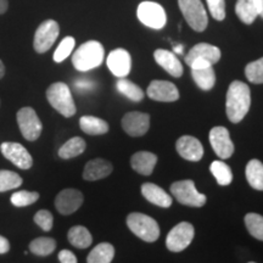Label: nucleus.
Here are the masks:
<instances>
[{
  "label": "nucleus",
  "mask_w": 263,
  "mask_h": 263,
  "mask_svg": "<svg viewBox=\"0 0 263 263\" xmlns=\"http://www.w3.org/2000/svg\"><path fill=\"white\" fill-rule=\"evenodd\" d=\"M251 106V91L244 82H232L226 97V112L232 123L244 120Z\"/></svg>",
  "instance_id": "f257e3e1"
},
{
  "label": "nucleus",
  "mask_w": 263,
  "mask_h": 263,
  "mask_svg": "<svg viewBox=\"0 0 263 263\" xmlns=\"http://www.w3.org/2000/svg\"><path fill=\"white\" fill-rule=\"evenodd\" d=\"M105 50L101 43L97 41L85 42L74 51L72 64L77 71L87 72L103 64Z\"/></svg>",
  "instance_id": "f03ea898"
},
{
  "label": "nucleus",
  "mask_w": 263,
  "mask_h": 263,
  "mask_svg": "<svg viewBox=\"0 0 263 263\" xmlns=\"http://www.w3.org/2000/svg\"><path fill=\"white\" fill-rule=\"evenodd\" d=\"M47 99L49 104L64 117H72L77 111L70 88L62 82L52 83L48 88Z\"/></svg>",
  "instance_id": "7ed1b4c3"
},
{
  "label": "nucleus",
  "mask_w": 263,
  "mask_h": 263,
  "mask_svg": "<svg viewBox=\"0 0 263 263\" xmlns=\"http://www.w3.org/2000/svg\"><path fill=\"white\" fill-rule=\"evenodd\" d=\"M127 226L133 234L146 242H154L160 236V227L153 217L133 212L127 217Z\"/></svg>",
  "instance_id": "20e7f679"
},
{
  "label": "nucleus",
  "mask_w": 263,
  "mask_h": 263,
  "mask_svg": "<svg viewBox=\"0 0 263 263\" xmlns=\"http://www.w3.org/2000/svg\"><path fill=\"white\" fill-rule=\"evenodd\" d=\"M221 59V50L215 45L199 43L190 49L185 57V62L192 70H200L213 66Z\"/></svg>",
  "instance_id": "39448f33"
},
{
  "label": "nucleus",
  "mask_w": 263,
  "mask_h": 263,
  "mask_svg": "<svg viewBox=\"0 0 263 263\" xmlns=\"http://www.w3.org/2000/svg\"><path fill=\"white\" fill-rule=\"evenodd\" d=\"M180 11L195 32H203L209 25L207 12L201 0H178Z\"/></svg>",
  "instance_id": "423d86ee"
},
{
  "label": "nucleus",
  "mask_w": 263,
  "mask_h": 263,
  "mask_svg": "<svg viewBox=\"0 0 263 263\" xmlns=\"http://www.w3.org/2000/svg\"><path fill=\"white\" fill-rule=\"evenodd\" d=\"M171 193L182 205L201 207L206 203V196L197 192L195 183L190 179L173 183L171 185Z\"/></svg>",
  "instance_id": "0eeeda50"
},
{
  "label": "nucleus",
  "mask_w": 263,
  "mask_h": 263,
  "mask_svg": "<svg viewBox=\"0 0 263 263\" xmlns=\"http://www.w3.org/2000/svg\"><path fill=\"white\" fill-rule=\"evenodd\" d=\"M16 120L21 134L26 140L34 141L41 137L43 130L42 121L39 120L37 112L34 108L26 106L20 108L16 115Z\"/></svg>",
  "instance_id": "6e6552de"
},
{
  "label": "nucleus",
  "mask_w": 263,
  "mask_h": 263,
  "mask_svg": "<svg viewBox=\"0 0 263 263\" xmlns=\"http://www.w3.org/2000/svg\"><path fill=\"white\" fill-rule=\"evenodd\" d=\"M137 16L141 24L153 29L163 28L167 22L166 11L155 2L140 3L137 9Z\"/></svg>",
  "instance_id": "1a4fd4ad"
},
{
  "label": "nucleus",
  "mask_w": 263,
  "mask_h": 263,
  "mask_svg": "<svg viewBox=\"0 0 263 263\" xmlns=\"http://www.w3.org/2000/svg\"><path fill=\"white\" fill-rule=\"evenodd\" d=\"M60 33V27L55 20H45L38 26L33 39V48L38 54H44L57 42Z\"/></svg>",
  "instance_id": "9d476101"
},
{
  "label": "nucleus",
  "mask_w": 263,
  "mask_h": 263,
  "mask_svg": "<svg viewBox=\"0 0 263 263\" xmlns=\"http://www.w3.org/2000/svg\"><path fill=\"white\" fill-rule=\"evenodd\" d=\"M195 229L192 223L182 222L176 227H173L172 230L168 233L166 238V246L170 251L180 252L185 250L192 244Z\"/></svg>",
  "instance_id": "9b49d317"
},
{
  "label": "nucleus",
  "mask_w": 263,
  "mask_h": 263,
  "mask_svg": "<svg viewBox=\"0 0 263 263\" xmlns=\"http://www.w3.org/2000/svg\"><path fill=\"white\" fill-rule=\"evenodd\" d=\"M0 151L6 160L14 163L18 168L29 170L33 166L32 155L22 144L5 141L0 145Z\"/></svg>",
  "instance_id": "f8f14e48"
},
{
  "label": "nucleus",
  "mask_w": 263,
  "mask_h": 263,
  "mask_svg": "<svg viewBox=\"0 0 263 263\" xmlns=\"http://www.w3.org/2000/svg\"><path fill=\"white\" fill-rule=\"evenodd\" d=\"M210 143L217 156L229 159L234 154V144L230 139L229 132L224 127H213L210 132Z\"/></svg>",
  "instance_id": "ddd939ff"
},
{
  "label": "nucleus",
  "mask_w": 263,
  "mask_h": 263,
  "mask_svg": "<svg viewBox=\"0 0 263 263\" xmlns=\"http://www.w3.org/2000/svg\"><path fill=\"white\" fill-rule=\"evenodd\" d=\"M83 199V194L80 190L72 188L64 189L55 197V207L61 215H72L82 206Z\"/></svg>",
  "instance_id": "4468645a"
},
{
  "label": "nucleus",
  "mask_w": 263,
  "mask_h": 263,
  "mask_svg": "<svg viewBox=\"0 0 263 263\" xmlns=\"http://www.w3.org/2000/svg\"><path fill=\"white\" fill-rule=\"evenodd\" d=\"M108 70L118 78H126L132 70V58L126 49H115L108 54L106 60Z\"/></svg>",
  "instance_id": "2eb2a0df"
},
{
  "label": "nucleus",
  "mask_w": 263,
  "mask_h": 263,
  "mask_svg": "<svg viewBox=\"0 0 263 263\" xmlns=\"http://www.w3.org/2000/svg\"><path fill=\"white\" fill-rule=\"evenodd\" d=\"M122 127L128 136L143 137L150 127V116L143 112H128L122 118Z\"/></svg>",
  "instance_id": "dca6fc26"
},
{
  "label": "nucleus",
  "mask_w": 263,
  "mask_h": 263,
  "mask_svg": "<svg viewBox=\"0 0 263 263\" xmlns=\"http://www.w3.org/2000/svg\"><path fill=\"white\" fill-rule=\"evenodd\" d=\"M146 93L150 99L162 103H173L179 99L178 88L168 81H153Z\"/></svg>",
  "instance_id": "f3484780"
},
{
  "label": "nucleus",
  "mask_w": 263,
  "mask_h": 263,
  "mask_svg": "<svg viewBox=\"0 0 263 263\" xmlns=\"http://www.w3.org/2000/svg\"><path fill=\"white\" fill-rule=\"evenodd\" d=\"M177 153L186 161L197 162L203 156V146L199 139L192 136L180 137L176 143Z\"/></svg>",
  "instance_id": "a211bd4d"
},
{
  "label": "nucleus",
  "mask_w": 263,
  "mask_h": 263,
  "mask_svg": "<svg viewBox=\"0 0 263 263\" xmlns=\"http://www.w3.org/2000/svg\"><path fill=\"white\" fill-rule=\"evenodd\" d=\"M154 58H155L157 65H160L164 71L168 72L173 77L178 78L183 74V66L172 51L157 49L154 52Z\"/></svg>",
  "instance_id": "6ab92c4d"
},
{
  "label": "nucleus",
  "mask_w": 263,
  "mask_h": 263,
  "mask_svg": "<svg viewBox=\"0 0 263 263\" xmlns=\"http://www.w3.org/2000/svg\"><path fill=\"white\" fill-rule=\"evenodd\" d=\"M112 164L104 159H94L85 164L83 178L88 182L104 179L112 173Z\"/></svg>",
  "instance_id": "aec40b11"
},
{
  "label": "nucleus",
  "mask_w": 263,
  "mask_h": 263,
  "mask_svg": "<svg viewBox=\"0 0 263 263\" xmlns=\"http://www.w3.org/2000/svg\"><path fill=\"white\" fill-rule=\"evenodd\" d=\"M141 194L145 197L147 201L154 203V205L167 209L172 205V197L167 194L161 186L154 183H144L141 185Z\"/></svg>",
  "instance_id": "412c9836"
},
{
  "label": "nucleus",
  "mask_w": 263,
  "mask_h": 263,
  "mask_svg": "<svg viewBox=\"0 0 263 263\" xmlns=\"http://www.w3.org/2000/svg\"><path fill=\"white\" fill-rule=\"evenodd\" d=\"M157 163V156L149 151H139L136 153L130 159V164L133 170L143 176H150Z\"/></svg>",
  "instance_id": "4be33fe9"
},
{
  "label": "nucleus",
  "mask_w": 263,
  "mask_h": 263,
  "mask_svg": "<svg viewBox=\"0 0 263 263\" xmlns=\"http://www.w3.org/2000/svg\"><path fill=\"white\" fill-rule=\"evenodd\" d=\"M80 127L88 136H101L107 133L110 127L106 121L95 116H83L80 120Z\"/></svg>",
  "instance_id": "5701e85b"
},
{
  "label": "nucleus",
  "mask_w": 263,
  "mask_h": 263,
  "mask_svg": "<svg viewBox=\"0 0 263 263\" xmlns=\"http://www.w3.org/2000/svg\"><path fill=\"white\" fill-rule=\"evenodd\" d=\"M67 239L72 246L77 249H87L93 242L90 232L83 226H74L68 230Z\"/></svg>",
  "instance_id": "b1692460"
},
{
  "label": "nucleus",
  "mask_w": 263,
  "mask_h": 263,
  "mask_svg": "<svg viewBox=\"0 0 263 263\" xmlns=\"http://www.w3.org/2000/svg\"><path fill=\"white\" fill-rule=\"evenodd\" d=\"M246 179L251 188L256 190H263V163L258 160H251L246 164Z\"/></svg>",
  "instance_id": "393cba45"
},
{
  "label": "nucleus",
  "mask_w": 263,
  "mask_h": 263,
  "mask_svg": "<svg viewBox=\"0 0 263 263\" xmlns=\"http://www.w3.org/2000/svg\"><path fill=\"white\" fill-rule=\"evenodd\" d=\"M115 257V248L108 242H101L91 250L87 263H111Z\"/></svg>",
  "instance_id": "a878e982"
},
{
  "label": "nucleus",
  "mask_w": 263,
  "mask_h": 263,
  "mask_svg": "<svg viewBox=\"0 0 263 263\" xmlns=\"http://www.w3.org/2000/svg\"><path fill=\"white\" fill-rule=\"evenodd\" d=\"M85 147H87V144H85L84 139H82L81 137H73L66 141L64 145L59 149V156L64 160L73 159V157L83 154Z\"/></svg>",
  "instance_id": "bb28decb"
},
{
  "label": "nucleus",
  "mask_w": 263,
  "mask_h": 263,
  "mask_svg": "<svg viewBox=\"0 0 263 263\" xmlns=\"http://www.w3.org/2000/svg\"><path fill=\"white\" fill-rule=\"evenodd\" d=\"M193 80L202 90H211L216 83V73L212 66L200 70H192Z\"/></svg>",
  "instance_id": "cd10ccee"
},
{
  "label": "nucleus",
  "mask_w": 263,
  "mask_h": 263,
  "mask_svg": "<svg viewBox=\"0 0 263 263\" xmlns=\"http://www.w3.org/2000/svg\"><path fill=\"white\" fill-rule=\"evenodd\" d=\"M235 14L245 25H251L258 16L255 0H238L235 5Z\"/></svg>",
  "instance_id": "c85d7f7f"
},
{
  "label": "nucleus",
  "mask_w": 263,
  "mask_h": 263,
  "mask_svg": "<svg viewBox=\"0 0 263 263\" xmlns=\"http://www.w3.org/2000/svg\"><path fill=\"white\" fill-rule=\"evenodd\" d=\"M55 249H57V241L52 238H45V236L32 240L29 244V251L33 255L41 256V257L51 255Z\"/></svg>",
  "instance_id": "c756f323"
},
{
  "label": "nucleus",
  "mask_w": 263,
  "mask_h": 263,
  "mask_svg": "<svg viewBox=\"0 0 263 263\" xmlns=\"http://www.w3.org/2000/svg\"><path fill=\"white\" fill-rule=\"evenodd\" d=\"M117 90L124 97H127L129 100L139 103L144 99V91L141 90L139 85L134 84L133 82L126 80V78H120L116 83Z\"/></svg>",
  "instance_id": "7c9ffc66"
},
{
  "label": "nucleus",
  "mask_w": 263,
  "mask_h": 263,
  "mask_svg": "<svg viewBox=\"0 0 263 263\" xmlns=\"http://www.w3.org/2000/svg\"><path fill=\"white\" fill-rule=\"evenodd\" d=\"M210 171L215 177L219 185H229L233 180V172L230 167L223 161H213L210 166Z\"/></svg>",
  "instance_id": "2f4dec72"
},
{
  "label": "nucleus",
  "mask_w": 263,
  "mask_h": 263,
  "mask_svg": "<svg viewBox=\"0 0 263 263\" xmlns=\"http://www.w3.org/2000/svg\"><path fill=\"white\" fill-rule=\"evenodd\" d=\"M22 177L17 173L8 170H0V193L9 192L15 188L21 186Z\"/></svg>",
  "instance_id": "473e14b6"
},
{
  "label": "nucleus",
  "mask_w": 263,
  "mask_h": 263,
  "mask_svg": "<svg viewBox=\"0 0 263 263\" xmlns=\"http://www.w3.org/2000/svg\"><path fill=\"white\" fill-rule=\"evenodd\" d=\"M245 226L255 239L263 241V216L258 213H248L245 216Z\"/></svg>",
  "instance_id": "72a5a7b5"
},
{
  "label": "nucleus",
  "mask_w": 263,
  "mask_h": 263,
  "mask_svg": "<svg viewBox=\"0 0 263 263\" xmlns=\"http://www.w3.org/2000/svg\"><path fill=\"white\" fill-rule=\"evenodd\" d=\"M245 76L251 83L263 84V58L246 65Z\"/></svg>",
  "instance_id": "f704fd0d"
},
{
  "label": "nucleus",
  "mask_w": 263,
  "mask_h": 263,
  "mask_svg": "<svg viewBox=\"0 0 263 263\" xmlns=\"http://www.w3.org/2000/svg\"><path fill=\"white\" fill-rule=\"evenodd\" d=\"M39 193L27 192V190H20L11 195V203L16 207H26L38 201Z\"/></svg>",
  "instance_id": "c9c22d12"
},
{
  "label": "nucleus",
  "mask_w": 263,
  "mask_h": 263,
  "mask_svg": "<svg viewBox=\"0 0 263 263\" xmlns=\"http://www.w3.org/2000/svg\"><path fill=\"white\" fill-rule=\"evenodd\" d=\"M76 45V41L73 37H65L62 39L57 50L54 52V61L55 62H62L71 55V52L73 51Z\"/></svg>",
  "instance_id": "e433bc0d"
},
{
  "label": "nucleus",
  "mask_w": 263,
  "mask_h": 263,
  "mask_svg": "<svg viewBox=\"0 0 263 263\" xmlns=\"http://www.w3.org/2000/svg\"><path fill=\"white\" fill-rule=\"evenodd\" d=\"M34 223L38 227H41L42 230L44 232H50L52 229V224H54V216L50 211L48 210H39V211L35 213L34 217Z\"/></svg>",
  "instance_id": "4c0bfd02"
},
{
  "label": "nucleus",
  "mask_w": 263,
  "mask_h": 263,
  "mask_svg": "<svg viewBox=\"0 0 263 263\" xmlns=\"http://www.w3.org/2000/svg\"><path fill=\"white\" fill-rule=\"evenodd\" d=\"M209 10L212 17L217 21H223L226 17V3L224 0H206Z\"/></svg>",
  "instance_id": "58836bf2"
},
{
  "label": "nucleus",
  "mask_w": 263,
  "mask_h": 263,
  "mask_svg": "<svg viewBox=\"0 0 263 263\" xmlns=\"http://www.w3.org/2000/svg\"><path fill=\"white\" fill-rule=\"evenodd\" d=\"M95 87L94 82L89 80H78L74 82V88L76 90L80 91V93H83V91H89Z\"/></svg>",
  "instance_id": "ea45409f"
},
{
  "label": "nucleus",
  "mask_w": 263,
  "mask_h": 263,
  "mask_svg": "<svg viewBox=\"0 0 263 263\" xmlns=\"http://www.w3.org/2000/svg\"><path fill=\"white\" fill-rule=\"evenodd\" d=\"M59 261L60 263H77V257L70 250H61L59 252Z\"/></svg>",
  "instance_id": "a19ab883"
},
{
  "label": "nucleus",
  "mask_w": 263,
  "mask_h": 263,
  "mask_svg": "<svg viewBox=\"0 0 263 263\" xmlns=\"http://www.w3.org/2000/svg\"><path fill=\"white\" fill-rule=\"evenodd\" d=\"M10 241L8 239L5 238V236L0 235V255H4V254H8L10 251Z\"/></svg>",
  "instance_id": "79ce46f5"
},
{
  "label": "nucleus",
  "mask_w": 263,
  "mask_h": 263,
  "mask_svg": "<svg viewBox=\"0 0 263 263\" xmlns=\"http://www.w3.org/2000/svg\"><path fill=\"white\" fill-rule=\"evenodd\" d=\"M9 9V0H0V15L5 14Z\"/></svg>",
  "instance_id": "37998d69"
},
{
  "label": "nucleus",
  "mask_w": 263,
  "mask_h": 263,
  "mask_svg": "<svg viewBox=\"0 0 263 263\" xmlns=\"http://www.w3.org/2000/svg\"><path fill=\"white\" fill-rule=\"evenodd\" d=\"M256 8H257L258 15L263 18V0H255Z\"/></svg>",
  "instance_id": "c03bdc74"
},
{
  "label": "nucleus",
  "mask_w": 263,
  "mask_h": 263,
  "mask_svg": "<svg viewBox=\"0 0 263 263\" xmlns=\"http://www.w3.org/2000/svg\"><path fill=\"white\" fill-rule=\"evenodd\" d=\"M5 76V66L3 64V61L0 60V80Z\"/></svg>",
  "instance_id": "a18cd8bd"
},
{
  "label": "nucleus",
  "mask_w": 263,
  "mask_h": 263,
  "mask_svg": "<svg viewBox=\"0 0 263 263\" xmlns=\"http://www.w3.org/2000/svg\"><path fill=\"white\" fill-rule=\"evenodd\" d=\"M174 51L176 52H182V45H177V47H174Z\"/></svg>",
  "instance_id": "49530a36"
},
{
  "label": "nucleus",
  "mask_w": 263,
  "mask_h": 263,
  "mask_svg": "<svg viewBox=\"0 0 263 263\" xmlns=\"http://www.w3.org/2000/svg\"><path fill=\"white\" fill-rule=\"evenodd\" d=\"M249 263H255V262H249Z\"/></svg>",
  "instance_id": "de8ad7c7"
}]
</instances>
